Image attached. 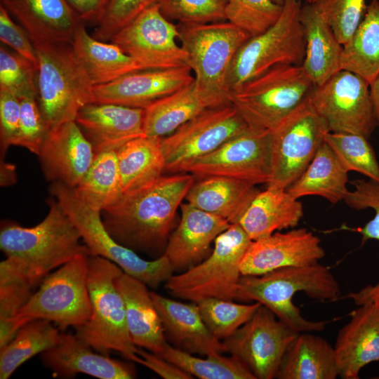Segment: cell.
Here are the masks:
<instances>
[{
	"label": "cell",
	"instance_id": "1",
	"mask_svg": "<svg viewBox=\"0 0 379 379\" xmlns=\"http://www.w3.org/2000/svg\"><path fill=\"white\" fill-rule=\"evenodd\" d=\"M194 183L187 173L161 176L123 195L101 212L105 227L119 244L155 254L167 244L178 207Z\"/></svg>",
	"mask_w": 379,
	"mask_h": 379
},
{
	"label": "cell",
	"instance_id": "2",
	"mask_svg": "<svg viewBox=\"0 0 379 379\" xmlns=\"http://www.w3.org/2000/svg\"><path fill=\"white\" fill-rule=\"evenodd\" d=\"M298 292L319 301L333 302L339 299L340 289L330 270L317 263L241 276L237 300L260 303L298 333L322 331L328 321L307 319L294 305L293 298Z\"/></svg>",
	"mask_w": 379,
	"mask_h": 379
},
{
	"label": "cell",
	"instance_id": "3",
	"mask_svg": "<svg viewBox=\"0 0 379 379\" xmlns=\"http://www.w3.org/2000/svg\"><path fill=\"white\" fill-rule=\"evenodd\" d=\"M81 234L55 199L49 201L44 219L31 227L1 224L0 248L6 257L19 260L40 282L74 257L91 253Z\"/></svg>",
	"mask_w": 379,
	"mask_h": 379
},
{
	"label": "cell",
	"instance_id": "4",
	"mask_svg": "<svg viewBox=\"0 0 379 379\" xmlns=\"http://www.w3.org/2000/svg\"><path fill=\"white\" fill-rule=\"evenodd\" d=\"M38 56L36 99L49 129L75 121L93 102V84L71 44H34Z\"/></svg>",
	"mask_w": 379,
	"mask_h": 379
},
{
	"label": "cell",
	"instance_id": "5",
	"mask_svg": "<svg viewBox=\"0 0 379 379\" xmlns=\"http://www.w3.org/2000/svg\"><path fill=\"white\" fill-rule=\"evenodd\" d=\"M122 272L109 260L89 255L87 282L91 316L76 328L75 334L99 353L108 355L117 351L138 363V349L129 335L124 300L116 286V279Z\"/></svg>",
	"mask_w": 379,
	"mask_h": 379
},
{
	"label": "cell",
	"instance_id": "6",
	"mask_svg": "<svg viewBox=\"0 0 379 379\" xmlns=\"http://www.w3.org/2000/svg\"><path fill=\"white\" fill-rule=\"evenodd\" d=\"M314 86L302 65H279L230 91L229 101L250 129L271 131Z\"/></svg>",
	"mask_w": 379,
	"mask_h": 379
},
{
	"label": "cell",
	"instance_id": "7",
	"mask_svg": "<svg viewBox=\"0 0 379 379\" xmlns=\"http://www.w3.org/2000/svg\"><path fill=\"white\" fill-rule=\"evenodd\" d=\"M252 240L238 224H232L214 241L211 253L166 281L171 295L190 302L210 298L237 300L240 265Z\"/></svg>",
	"mask_w": 379,
	"mask_h": 379
},
{
	"label": "cell",
	"instance_id": "8",
	"mask_svg": "<svg viewBox=\"0 0 379 379\" xmlns=\"http://www.w3.org/2000/svg\"><path fill=\"white\" fill-rule=\"evenodd\" d=\"M50 191L78 229L82 242L88 248L91 255L111 260L124 272L152 288H157L173 275L174 270L164 254L154 260H147L135 251L116 241L105 227L101 211L78 199L72 188L54 182Z\"/></svg>",
	"mask_w": 379,
	"mask_h": 379
},
{
	"label": "cell",
	"instance_id": "9",
	"mask_svg": "<svg viewBox=\"0 0 379 379\" xmlns=\"http://www.w3.org/2000/svg\"><path fill=\"white\" fill-rule=\"evenodd\" d=\"M88 258V254L79 255L47 275L18 312V327L36 319L55 323L62 330L84 324L91 316Z\"/></svg>",
	"mask_w": 379,
	"mask_h": 379
},
{
	"label": "cell",
	"instance_id": "10",
	"mask_svg": "<svg viewBox=\"0 0 379 379\" xmlns=\"http://www.w3.org/2000/svg\"><path fill=\"white\" fill-rule=\"evenodd\" d=\"M301 7L300 0H284L278 20L241 46L228 73L230 91L276 65H302L305 39L300 20Z\"/></svg>",
	"mask_w": 379,
	"mask_h": 379
},
{
	"label": "cell",
	"instance_id": "11",
	"mask_svg": "<svg viewBox=\"0 0 379 379\" xmlns=\"http://www.w3.org/2000/svg\"><path fill=\"white\" fill-rule=\"evenodd\" d=\"M270 132L271 177L267 187L286 190L309 166L330 131L308 95Z\"/></svg>",
	"mask_w": 379,
	"mask_h": 379
},
{
	"label": "cell",
	"instance_id": "12",
	"mask_svg": "<svg viewBox=\"0 0 379 379\" xmlns=\"http://www.w3.org/2000/svg\"><path fill=\"white\" fill-rule=\"evenodd\" d=\"M180 45L194 80L204 89L228 95L227 81L232 62L250 34L229 21L178 25Z\"/></svg>",
	"mask_w": 379,
	"mask_h": 379
},
{
	"label": "cell",
	"instance_id": "13",
	"mask_svg": "<svg viewBox=\"0 0 379 379\" xmlns=\"http://www.w3.org/2000/svg\"><path fill=\"white\" fill-rule=\"evenodd\" d=\"M330 132L351 133L369 140L378 127L370 84L359 75L340 69L309 95Z\"/></svg>",
	"mask_w": 379,
	"mask_h": 379
},
{
	"label": "cell",
	"instance_id": "14",
	"mask_svg": "<svg viewBox=\"0 0 379 379\" xmlns=\"http://www.w3.org/2000/svg\"><path fill=\"white\" fill-rule=\"evenodd\" d=\"M249 128L230 103L209 108L161 139L165 171L179 173L187 163L206 155Z\"/></svg>",
	"mask_w": 379,
	"mask_h": 379
},
{
	"label": "cell",
	"instance_id": "15",
	"mask_svg": "<svg viewBox=\"0 0 379 379\" xmlns=\"http://www.w3.org/2000/svg\"><path fill=\"white\" fill-rule=\"evenodd\" d=\"M298 333L261 305L248 321L222 342L226 352L244 364L256 379H272Z\"/></svg>",
	"mask_w": 379,
	"mask_h": 379
},
{
	"label": "cell",
	"instance_id": "16",
	"mask_svg": "<svg viewBox=\"0 0 379 379\" xmlns=\"http://www.w3.org/2000/svg\"><path fill=\"white\" fill-rule=\"evenodd\" d=\"M179 34L178 25L167 19L155 3L109 41L131 56L142 69L188 67L187 54L177 43Z\"/></svg>",
	"mask_w": 379,
	"mask_h": 379
},
{
	"label": "cell",
	"instance_id": "17",
	"mask_svg": "<svg viewBox=\"0 0 379 379\" xmlns=\"http://www.w3.org/2000/svg\"><path fill=\"white\" fill-rule=\"evenodd\" d=\"M179 172L267 184L271 177L270 132L248 129L212 152L187 163Z\"/></svg>",
	"mask_w": 379,
	"mask_h": 379
},
{
	"label": "cell",
	"instance_id": "18",
	"mask_svg": "<svg viewBox=\"0 0 379 379\" xmlns=\"http://www.w3.org/2000/svg\"><path fill=\"white\" fill-rule=\"evenodd\" d=\"M325 255L320 239L306 228L292 229L252 240L240 265L242 276L319 263Z\"/></svg>",
	"mask_w": 379,
	"mask_h": 379
},
{
	"label": "cell",
	"instance_id": "19",
	"mask_svg": "<svg viewBox=\"0 0 379 379\" xmlns=\"http://www.w3.org/2000/svg\"><path fill=\"white\" fill-rule=\"evenodd\" d=\"M194 79L192 70L187 66L139 70L112 82L94 86L93 102L145 109L156 100L190 84Z\"/></svg>",
	"mask_w": 379,
	"mask_h": 379
},
{
	"label": "cell",
	"instance_id": "20",
	"mask_svg": "<svg viewBox=\"0 0 379 379\" xmlns=\"http://www.w3.org/2000/svg\"><path fill=\"white\" fill-rule=\"evenodd\" d=\"M38 156L48 180L74 188L86 175L96 154L72 121L49 129Z\"/></svg>",
	"mask_w": 379,
	"mask_h": 379
},
{
	"label": "cell",
	"instance_id": "21",
	"mask_svg": "<svg viewBox=\"0 0 379 379\" xmlns=\"http://www.w3.org/2000/svg\"><path fill=\"white\" fill-rule=\"evenodd\" d=\"M75 121L95 154L117 151L127 142L145 135L142 108L92 102L79 109Z\"/></svg>",
	"mask_w": 379,
	"mask_h": 379
},
{
	"label": "cell",
	"instance_id": "22",
	"mask_svg": "<svg viewBox=\"0 0 379 379\" xmlns=\"http://www.w3.org/2000/svg\"><path fill=\"white\" fill-rule=\"evenodd\" d=\"M350 321L339 331L335 343L339 376L358 379L361 370L379 361V308L367 301L350 313Z\"/></svg>",
	"mask_w": 379,
	"mask_h": 379
},
{
	"label": "cell",
	"instance_id": "23",
	"mask_svg": "<svg viewBox=\"0 0 379 379\" xmlns=\"http://www.w3.org/2000/svg\"><path fill=\"white\" fill-rule=\"evenodd\" d=\"M180 209V222L170 235L163 253L174 272L185 271L202 261L211 243L232 225L227 220L189 203L181 204Z\"/></svg>",
	"mask_w": 379,
	"mask_h": 379
},
{
	"label": "cell",
	"instance_id": "24",
	"mask_svg": "<svg viewBox=\"0 0 379 379\" xmlns=\"http://www.w3.org/2000/svg\"><path fill=\"white\" fill-rule=\"evenodd\" d=\"M0 1L33 44H71L77 27L83 22L67 0Z\"/></svg>",
	"mask_w": 379,
	"mask_h": 379
},
{
	"label": "cell",
	"instance_id": "25",
	"mask_svg": "<svg viewBox=\"0 0 379 379\" xmlns=\"http://www.w3.org/2000/svg\"><path fill=\"white\" fill-rule=\"evenodd\" d=\"M230 103L229 96L204 89L194 80L144 109L145 135H168L207 109Z\"/></svg>",
	"mask_w": 379,
	"mask_h": 379
},
{
	"label": "cell",
	"instance_id": "26",
	"mask_svg": "<svg viewBox=\"0 0 379 379\" xmlns=\"http://www.w3.org/2000/svg\"><path fill=\"white\" fill-rule=\"evenodd\" d=\"M41 359L55 376L84 373L100 379H131L136 375L131 365L95 351L76 334L62 333L60 341L43 352Z\"/></svg>",
	"mask_w": 379,
	"mask_h": 379
},
{
	"label": "cell",
	"instance_id": "27",
	"mask_svg": "<svg viewBox=\"0 0 379 379\" xmlns=\"http://www.w3.org/2000/svg\"><path fill=\"white\" fill-rule=\"evenodd\" d=\"M150 295L165 333L175 347L201 356L226 352L223 342L205 324L196 302L177 301L154 291Z\"/></svg>",
	"mask_w": 379,
	"mask_h": 379
},
{
	"label": "cell",
	"instance_id": "28",
	"mask_svg": "<svg viewBox=\"0 0 379 379\" xmlns=\"http://www.w3.org/2000/svg\"><path fill=\"white\" fill-rule=\"evenodd\" d=\"M115 281L124 300L128 329L133 344L160 355L168 343L147 286L124 272Z\"/></svg>",
	"mask_w": 379,
	"mask_h": 379
},
{
	"label": "cell",
	"instance_id": "29",
	"mask_svg": "<svg viewBox=\"0 0 379 379\" xmlns=\"http://www.w3.org/2000/svg\"><path fill=\"white\" fill-rule=\"evenodd\" d=\"M300 20L305 39L302 67L314 84L319 86L341 69L343 46L314 4L306 3L301 7Z\"/></svg>",
	"mask_w": 379,
	"mask_h": 379
},
{
	"label": "cell",
	"instance_id": "30",
	"mask_svg": "<svg viewBox=\"0 0 379 379\" xmlns=\"http://www.w3.org/2000/svg\"><path fill=\"white\" fill-rule=\"evenodd\" d=\"M193 183L185 199L192 206L218 215L230 224L240 218L260 190L256 185L241 179L206 176Z\"/></svg>",
	"mask_w": 379,
	"mask_h": 379
},
{
	"label": "cell",
	"instance_id": "31",
	"mask_svg": "<svg viewBox=\"0 0 379 379\" xmlns=\"http://www.w3.org/2000/svg\"><path fill=\"white\" fill-rule=\"evenodd\" d=\"M303 216V206L286 190L267 187L253 199L238 224L251 240L295 227Z\"/></svg>",
	"mask_w": 379,
	"mask_h": 379
},
{
	"label": "cell",
	"instance_id": "32",
	"mask_svg": "<svg viewBox=\"0 0 379 379\" xmlns=\"http://www.w3.org/2000/svg\"><path fill=\"white\" fill-rule=\"evenodd\" d=\"M339 368L334 347L311 332L299 333L287 348L276 378L335 379Z\"/></svg>",
	"mask_w": 379,
	"mask_h": 379
},
{
	"label": "cell",
	"instance_id": "33",
	"mask_svg": "<svg viewBox=\"0 0 379 379\" xmlns=\"http://www.w3.org/2000/svg\"><path fill=\"white\" fill-rule=\"evenodd\" d=\"M71 45L94 86L105 84L129 73L142 70L117 45L99 41L90 35L83 22L77 27Z\"/></svg>",
	"mask_w": 379,
	"mask_h": 379
},
{
	"label": "cell",
	"instance_id": "34",
	"mask_svg": "<svg viewBox=\"0 0 379 379\" xmlns=\"http://www.w3.org/2000/svg\"><path fill=\"white\" fill-rule=\"evenodd\" d=\"M348 173L324 141L305 171L286 190L298 199L318 196L335 204L343 201L349 191Z\"/></svg>",
	"mask_w": 379,
	"mask_h": 379
},
{
	"label": "cell",
	"instance_id": "35",
	"mask_svg": "<svg viewBox=\"0 0 379 379\" xmlns=\"http://www.w3.org/2000/svg\"><path fill=\"white\" fill-rule=\"evenodd\" d=\"M161 138L142 135L117 150L123 195L154 182L165 172Z\"/></svg>",
	"mask_w": 379,
	"mask_h": 379
},
{
	"label": "cell",
	"instance_id": "36",
	"mask_svg": "<svg viewBox=\"0 0 379 379\" xmlns=\"http://www.w3.org/2000/svg\"><path fill=\"white\" fill-rule=\"evenodd\" d=\"M41 282L17 258L6 257L0 263V347L9 343L20 328L16 317Z\"/></svg>",
	"mask_w": 379,
	"mask_h": 379
},
{
	"label": "cell",
	"instance_id": "37",
	"mask_svg": "<svg viewBox=\"0 0 379 379\" xmlns=\"http://www.w3.org/2000/svg\"><path fill=\"white\" fill-rule=\"evenodd\" d=\"M341 69L369 84L379 76V1L371 0L351 38L343 45Z\"/></svg>",
	"mask_w": 379,
	"mask_h": 379
},
{
	"label": "cell",
	"instance_id": "38",
	"mask_svg": "<svg viewBox=\"0 0 379 379\" xmlns=\"http://www.w3.org/2000/svg\"><path fill=\"white\" fill-rule=\"evenodd\" d=\"M72 190L81 201L101 212L117 204L123 197L117 151L96 154L86 175Z\"/></svg>",
	"mask_w": 379,
	"mask_h": 379
},
{
	"label": "cell",
	"instance_id": "39",
	"mask_svg": "<svg viewBox=\"0 0 379 379\" xmlns=\"http://www.w3.org/2000/svg\"><path fill=\"white\" fill-rule=\"evenodd\" d=\"M62 333L52 322L36 319L23 325L13 338L0 347V378L8 379L23 363L55 346Z\"/></svg>",
	"mask_w": 379,
	"mask_h": 379
},
{
	"label": "cell",
	"instance_id": "40",
	"mask_svg": "<svg viewBox=\"0 0 379 379\" xmlns=\"http://www.w3.org/2000/svg\"><path fill=\"white\" fill-rule=\"evenodd\" d=\"M159 356L201 379H256L244 364L232 355L215 354L201 358L168 344Z\"/></svg>",
	"mask_w": 379,
	"mask_h": 379
},
{
	"label": "cell",
	"instance_id": "41",
	"mask_svg": "<svg viewBox=\"0 0 379 379\" xmlns=\"http://www.w3.org/2000/svg\"><path fill=\"white\" fill-rule=\"evenodd\" d=\"M196 303L205 324L221 341L234 334L261 305L258 302L241 304L217 298H206Z\"/></svg>",
	"mask_w": 379,
	"mask_h": 379
},
{
	"label": "cell",
	"instance_id": "42",
	"mask_svg": "<svg viewBox=\"0 0 379 379\" xmlns=\"http://www.w3.org/2000/svg\"><path fill=\"white\" fill-rule=\"evenodd\" d=\"M324 141L347 171L379 182V163L368 139L356 134L328 132Z\"/></svg>",
	"mask_w": 379,
	"mask_h": 379
},
{
	"label": "cell",
	"instance_id": "43",
	"mask_svg": "<svg viewBox=\"0 0 379 379\" xmlns=\"http://www.w3.org/2000/svg\"><path fill=\"white\" fill-rule=\"evenodd\" d=\"M283 5L272 0H227L225 20L253 36L260 34L279 18Z\"/></svg>",
	"mask_w": 379,
	"mask_h": 379
},
{
	"label": "cell",
	"instance_id": "44",
	"mask_svg": "<svg viewBox=\"0 0 379 379\" xmlns=\"http://www.w3.org/2000/svg\"><path fill=\"white\" fill-rule=\"evenodd\" d=\"M162 14L180 25H201L225 20L227 0H157Z\"/></svg>",
	"mask_w": 379,
	"mask_h": 379
},
{
	"label": "cell",
	"instance_id": "45",
	"mask_svg": "<svg viewBox=\"0 0 379 379\" xmlns=\"http://www.w3.org/2000/svg\"><path fill=\"white\" fill-rule=\"evenodd\" d=\"M36 69L17 53L0 48V91L13 94L19 99L36 95Z\"/></svg>",
	"mask_w": 379,
	"mask_h": 379
},
{
	"label": "cell",
	"instance_id": "46",
	"mask_svg": "<svg viewBox=\"0 0 379 379\" xmlns=\"http://www.w3.org/2000/svg\"><path fill=\"white\" fill-rule=\"evenodd\" d=\"M353 190H349L343 201L355 210L371 208L375 215L373 219L359 227H343V230L361 234V246L369 240L379 242V182L371 179H355L350 181Z\"/></svg>",
	"mask_w": 379,
	"mask_h": 379
},
{
	"label": "cell",
	"instance_id": "47",
	"mask_svg": "<svg viewBox=\"0 0 379 379\" xmlns=\"http://www.w3.org/2000/svg\"><path fill=\"white\" fill-rule=\"evenodd\" d=\"M314 4L343 46L354 33L367 6L365 0H317Z\"/></svg>",
	"mask_w": 379,
	"mask_h": 379
},
{
	"label": "cell",
	"instance_id": "48",
	"mask_svg": "<svg viewBox=\"0 0 379 379\" xmlns=\"http://www.w3.org/2000/svg\"><path fill=\"white\" fill-rule=\"evenodd\" d=\"M155 3L157 0H111L92 36L101 41H109L121 29Z\"/></svg>",
	"mask_w": 379,
	"mask_h": 379
},
{
	"label": "cell",
	"instance_id": "49",
	"mask_svg": "<svg viewBox=\"0 0 379 379\" xmlns=\"http://www.w3.org/2000/svg\"><path fill=\"white\" fill-rule=\"evenodd\" d=\"M20 101V126L15 145L38 156L49 128L41 112L36 95L25 96Z\"/></svg>",
	"mask_w": 379,
	"mask_h": 379
},
{
	"label": "cell",
	"instance_id": "50",
	"mask_svg": "<svg viewBox=\"0 0 379 379\" xmlns=\"http://www.w3.org/2000/svg\"><path fill=\"white\" fill-rule=\"evenodd\" d=\"M0 39L15 53L29 60L38 69L36 48L25 29L12 19L7 11L0 5Z\"/></svg>",
	"mask_w": 379,
	"mask_h": 379
},
{
	"label": "cell",
	"instance_id": "51",
	"mask_svg": "<svg viewBox=\"0 0 379 379\" xmlns=\"http://www.w3.org/2000/svg\"><path fill=\"white\" fill-rule=\"evenodd\" d=\"M20 101L12 93L0 91V140L1 156L15 145L20 126Z\"/></svg>",
	"mask_w": 379,
	"mask_h": 379
},
{
	"label": "cell",
	"instance_id": "52",
	"mask_svg": "<svg viewBox=\"0 0 379 379\" xmlns=\"http://www.w3.org/2000/svg\"><path fill=\"white\" fill-rule=\"evenodd\" d=\"M138 354L140 356L138 364L164 379L193 378L191 375L157 354L138 349Z\"/></svg>",
	"mask_w": 379,
	"mask_h": 379
},
{
	"label": "cell",
	"instance_id": "53",
	"mask_svg": "<svg viewBox=\"0 0 379 379\" xmlns=\"http://www.w3.org/2000/svg\"><path fill=\"white\" fill-rule=\"evenodd\" d=\"M79 18L86 24L98 25L111 0H67Z\"/></svg>",
	"mask_w": 379,
	"mask_h": 379
},
{
	"label": "cell",
	"instance_id": "54",
	"mask_svg": "<svg viewBox=\"0 0 379 379\" xmlns=\"http://www.w3.org/2000/svg\"><path fill=\"white\" fill-rule=\"evenodd\" d=\"M345 298L352 300L357 305L367 301H374L379 308V283L367 286L357 292H351Z\"/></svg>",
	"mask_w": 379,
	"mask_h": 379
},
{
	"label": "cell",
	"instance_id": "55",
	"mask_svg": "<svg viewBox=\"0 0 379 379\" xmlns=\"http://www.w3.org/2000/svg\"><path fill=\"white\" fill-rule=\"evenodd\" d=\"M370 93L377 126L379 128V76L370 84Z\"/></svg>",
	"mask_w": 379,
	"mask_h": 379
},
{
	"label": "cell",
	"instance_id": "56",
	"mask_svg": "<svg viewBox=\"0 0 379 379\" xmlns=\"http://www.w3.org/2000/svg\"><path fill=\"white\" fill-rule=\"evenodd\" d=\"M273 2L277 4H279V5H283L284 4V0H272Z\"/></svg>",
	"mask_w": 379,
	"mask_h": 379
},
{
	"label": "cell",
	"instance_id": "57",
	"mask_svg": "<svg viewBox=\"0 0 379 379\" xmlns=\"http://www.w3.org/2000/svg\"><path fill=\"white\" fill-rule=\"evenodd\" d=\"M317 0H307V4H314Z\"/></svg>",
	"mask_w": 379,
	"mask_h": 379
}]
</instances>
